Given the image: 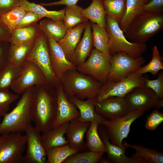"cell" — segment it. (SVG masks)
<instances>
[{
  "label": "cell",
  "mask_w": 163,
  "mask_h": 163,
  "mask_svg": "<svg viewBox=\"0 0 163 163\" xmlns=\"http://www.w3.org/2000/svg\"><path fill=\"white\" fill-rule=\"evenodd\" d=\"M50 84L47 81L34 86L30 109L31 121L43 133L53 128L57 115L56 94L48 89Z\"/></svg>",
  "instance_id": "obj_1"
},
{
  "label": "cell",
  "mask_w": 163,
  "mask_h": 163,
  "mask_svg": "<svg viewBox=\"0 0 163 163\" xmlns=\"http://www.w3.org/2000/svg\"><path fill=\"white\" fill-rule=\"evenodd\" d=\"M34 86L26 90L15 107L0 123V135L24 132L31 121L30 109Z\"/></svg>",
  "instance_id": "obj_2"
},
{
  "label": "cell",
  "mask_w": 163,
  "mask_h": 163,
  "mask_svg": "<svg viewBox=\"0 0 163 163\" xmlns=\"http://www.w3.org/2000/svg\"><path fill=\"white\" fill-rule=\"evenodd\" d=\"M163 27L161 13L142 11L129 25L124 35L132 42L146 44Z\"/></svg>",
  "instance_id": "obj_3"
},
{
  "label": "cell",
  "mask_w": 163,
  "mask_h": 163,
  "mask_svg": "<svg viewBox=\"0 0 163 163\" xmlns=\"http://www.w3.org/2000/svg\"><path fill=\"white\" fill-rule=\"evenodd\" d=\"M60 82L67 96H74L81 100L95 98L102 85L93 77L82 74L76 70L66 72Z\"/></svg>",
  "instance_id": "obj_4"
},
{
  "label": "cell",
  "mask_w": 163,
  "mask_h": 163,
  "mask_svg": "<svg viewBox=\"0 0 163 163\" xmlns=\"http://www.w3.org/2000/svg\"><path fill=\"white\" fill-rule=\"evenodd\" d=\"M105 27L109 37L108 49L111 56L120 51L125 52L133 58L142 56L146 49V44L129 41L120 28L119 23L106 15Z\"/></svg>",
  "instance_id": "obj_5"
},
{
  "label": "cell",
  "mask_w": 163,
  "mask_h": 163,
  "mask_svg": "<svg viewBox=\"0 0 163 163\" xmlns=\"http://www.w3.org/2000/svg\"><path fill=\"white\" fill-rule=\"evenodd\" d=\"M32 62L37 65L44 74L46 81L52 85L60 82L52 69L47 45V38L40 30L32 49L27 55L26 61Z\"/></svg>",
  "instance_id": "obj_6"
},
{
  "label": "cell",
  "mask_w": 163,
  "mask_h": 163,
  "mask_svg": "<svg viewBox=\"0 0 163 163\" xmlns=\"http://www.w3.org/2000/svg\"><path fill=\"white\" fill-rule=\"evenodd\" d=\"M27 138L21 133L0 136V163H23Z\"/></svg>",
  "instance_id": "obj_7"
},
{
  "label": "cell",
  "mask_w": 163,
  "mask_h": 163,
  "mask_svg": "<svg viewBox=\"0 0 163 163\" xmlns=\"http://www.w3.org/2000/svg\"><path fill=\"white\" fill-rule=\"evenodd\" d=\"M144 112L142 110H138L129 112L125 116L114 120L104 118L101 124L105 129L111 142L119 147H123V140L127 136L132 123Z\"/></svg>",
  "instance_id": "obj_8"
},
{
  "label": "cell",
  "mask_w": 163,
  "mask_h": 163,
  "mask_svg": "<svg viewBox=\"0 0 163 163\" xmlns=\"http://www.w3.org/2000/svg\"><path fill=\"white\" fill-rule=\"evenodd\" d=\"M145 78L142 75L129 73L118 82L107 81L102 84L95 98L96 103L110 97H124L135 88L145 86Z\"/></svg>",
  "instance_id": "obj_9"
},
{
  "label": "cell",
  "mask_w": 163,
  "mask_h": 163,
  "mask_svg": "<svg viewBox=\"0 0 163 163\" xmlns=\"http://www.w3.org/2000/svg\"><path fill=\"white\" fill-rule=\"evenodd\" d=\"M112 56L96 49H93L87 61L77 66L78 71L89 75L102 84L108 80Z\"/></svg>",
  "instance_id": "obj_10"
},
{
  "label": "cell",
  "mask_w": 163,
  "mask_h": 163,
  "mask_svg": "<svg viewBox=\"0 0 163 163\" xmlns=\"http://www.w3.org/2000/svg\"><path fill=\"white\" fill-rule=\"evenodd\" d=\"M145 59L142 56L133 58L125 52H119L112 56L110 74L107 81L116 82L126 77L141 67Z\"/></svg>",
  "instance_id": "obj_11"
},
{
  "label": "cell",
  "mask_w": 163,
  "mask_h": 163,
  "mask_svg": "<svg viewBox=\"0 0 163 163\" xmlns=\"http://www.w3.org/2000/svg\"><path fill=\"white\" fill-rule=\"evenodd\" d=\"M129 112L138 110L145 111L152 108L158 110L163 106L155 93L145 86L135 88L124 97Z\"/></svg>",
  "instance_id": "obj_12"
},
{
  "label": "cell",
  "mask_w": 163,
  "mask_h": 163,
  "mask_svg": "<svg viewBox=\"0 0 163 163\" xmlns=\"http://www.w3.org/2000/svg\"><path fill=\"white\" fill-rule=\"evenodd\" d=\"M47 81L43 72L37 65L32 62L26 61L10 88L16 94H22L27 89Z\"/></svg>",
  "instance_id": "obj_13"
},
{
  "label": "cell",
  "mask_w": 163,
  "mask_h": 163,
  "mask_svg": "<svg viewBox=\"0 0 163 163\" xmlns=\"http://www.w3.org/2000/svg\"><path fill=\"white\" fill-rule=\"evenodd\" d=\"M27 138L26 153L23 163H45L46 152L41 139L40 132L30 123L25 131Z\"/></svg>",
  "instance_id": "obj_14"
},
{
  "label": "cell",
  "mask_w": 163,
  "mask_h": 163,
  "mask_svg": "<svg viewBox=\"0 0 163 163\" xmlns=\"http://www.w3.org/2000/svg\"><path fill=\"white\" fill-rule=\"evenodd\" d=\"M47 45L52 69L60 82L66 72L76 69L77 66L67 59L62 48L53 39L47 38Z\"/></svg>",
  "instance_id": "obj_15"
},
{
  "label": "cell",
  "mask_w": 163,
  "mask_h": 163,
  "mask_svg": "<svg viewBox=\"0 0 163 163\" xmlns=\"http://www.w3.org/2000/svg\"><path fill=\"white\" fill-rule=\"evenodd\" d=\"M95 109L99 115L108 120L122 117L129 112L124 97H110L97 102Z\"/></svg>",
  "instance_id": "obj_16"
},
{
  "label": "cell",
  "mask_w": 163,
  "mask_h": 163,
  "mask_svg": "<svg viewBox=\"0 0 163 163\" xmlns=\"http://www.w3.org/2000/svg\"><path fill=\"white\" fill-rule=\"evenodd\" d=\"M57 86V113L53 128L65 122L76 119L80 115L76 107L68 99L61 83H59Z\"/></svg>",
  "instance_id": "obj_17"
},
{
  "label": "cell",
  "mask_w": 163,
  "mask_h": 163,
  "mask_svg": "<svg viewBox=\"0 0 163 163\" xmlns=\"http://www.w3.org/2000/svg\"><path fill=\"white\" fill-rule=\"evenodd\" d=\"M90 123L80 122L76 119L69 122L65 135L70 146L78 152L87 149L84 139Z\"/></svg>",
  "instance_id": "obj_18"
},
{
  "label": "cell",
  "mask_w": 163,
  "mask_h": 163,
  "mask_svg": "<svg viewBox=\"0 0 163 163\" xmlns=\"http://www.w3.org/2000/svg\"><path fill=\"white\" fill-rule=\"evenodd\" d=\"M67 97L79 111L80 116L76 119L78 121L82 122H96L100 124L104 119L99 115L95 110L96 104L95 98H88L83 101L74 96Z\"/></svg>",
  "instance_id": "obj_19"
},
{
  "label": "cell",
  "mask_w": 163,
  "mask_h": 163,
  "mask_svg": "<svg viewBox=\"0 0 163 163\" xmlns=\"http://www.w3.org/2000/svg\"><path fill=\"white\" fill-rule=\"evenodd\" d=\"M87 22L79 24L67 30L64 37L57 42L63 51L67 59L71 62L74 52L80 40Z\"/></svg>",
  "instance_id": "obj_20"
},
{
  "label": "cell",
  "mask_w": 163,
  "mask_h": 163,
  "mask_svg": "<svg viewBox=\"0 0 163 163\" xmlns=\"http://www.w3.org/2000/svg\"><path fill=\"white\" fill-rule=\"evenodd\" d=\"M91 24L88 22L83 37L76 47L72 62L77 66L85 62L91 51L93 44Z\"/></svg>",
  "instance_id": "obj_21"
},
{
  "label": "cell",
  "mask_w": 163,
  "mask_h": 163,
  "mask_svg": "<svg viewBox=\"0 0 163 163\" xmlns=\"http://www.w3.org/2000/svg\"><path fill=\"white\" fill-rule=\"evenodd\" d=\"M98 131L107 154V159L110 162L115 163H129V157L125 154V150L127 147L123 145L119 147L111 142L106 131L102 124H99Z\"/></svg>",
  "instance_id": "obj_22"
},
{
  "label": "cell",
  "mask_w": 163,
  "mask_h": 163,
  "mask_svg": "<svg viewBox=\"0 0 163 163\" xmlns=\"http://www.w3.org/2000/svg\"><path fill=\"white\" fill-rule=\"evenodd\" d=\"M69 122H65L41 135L46 150L69 144L68 141L65 135Z\"/></svg>",
  "instance_id": "obj_23"
},
{
  "label": "cell",
  "mask_w": 163,
  "mask_h": 163,
  "mask_svg": "<svg viewBox=\"0 0 163 163\" xmlns=\"http://www.w3.org/2000/svg\"><path fill=\"white\" fill-rule=\"evenodd\" d=\"M40 30L37 23L11 30L10 43L14 44L34 43Z\"/></svg>",
  "instance_id": "obj_24"
},
{
  "label": "cell",
  "mask_w": 163,
  "mask_h": 163,
  "mask_svg": "<svg viewBox=\"0 0 163 163\" xmlns=\"http://www.w3.org/2000/svg\"><path fill=\"white\" fill-rule=\"evenodd\" d=\"M38 24L47 38H52L57 42L64 37L67 30L63 21L48 18L40 21Z\"/></svg>",
  "instance_id": "obj_25"
},
{
  "label": "cell",
  "mask_w": 163,
  "mask_h": 163,
  "mask_svg": "<svg viewBox=\"0 0 163 163\" xmlns=\"http://www.w3.org/2000/svg\"><path fill=\"white\" fill-rule=\"evenodd\" d=\"M81 13L91 23L105 27L106 14L102 0H92L90 5L83 9Z\"/></svg>",
  "instance_id": "obj_26"
},
{
  "label": "cell",
  "mask_w": 163,
  "mask_h": 163,
  "mask_svg": "<svg viewBox=\"0 0 163 163\" xmlns=\"http://www.w3.org/2000/svg\"><path fill=\"white\" fill-rule=\"evenodd\" d=\"M147 2V0H126L125 12L119 23L124 33L131 22L142 12L143 6Z\"/></svg>",
  "instance_id": "obj_27"
},
{
  "label": "cell",
  "mask_w": 163,
  "mask_h": 163,
  "mask_svg": "<svg viewBox=\"0 0 163 163\" xmlns=\"http://www.w3.org/2000/svg\"><path fill=\"white\" fill-rule=\"evenodd\" d=\"M34 43L14 44L10 43L8 62L22 67L26 57L32 49Z\"/></svg>",
  "instance_id": "obj_28"
},
{
  "label": "cell",
  "mask_w": 163,
  "mask_h": 163,
  "mask_svg": "<svg viewBox=\"0 0 163 163\" xmlns=\"http://www.w3.org/2000/svg\"><path fill=\"white\" fill-rule=\"evenodd\" d=\"M27 11H31L55 21H63L66 8L59 11H49L44 7L27 0H21L20 5Z\"/></svg>",
  "instance_id": "obj_29"
},
{
  "label": "cell",
  "mask_w": 163,
  "mask_h": 163,
  "mask_svg": "<svg viewBox=\"0 0 163 163\" xmlns=\"http://www.w3.org/2000/svg\"><path fill=\"white\" fill-rule=\"evenodd\" d=\"M99 123L96 122H91L86 132V145L90 151L106 153L105 146L98 131Z\"/></svg>",
  "instance_id": "obj_30"
},
{
  "label": "cell",
  "mask_w": 163,
  "mask_h": 163,
  "mask_svg": "<svg viewBox=\"0 0 163 163\" xmlns=\"http://www.w3.org/2000/svg\"><path fill=\"white\" fill-rule=\"evenodd\" d=\"M93 45L97 50L111 56L108 49L109 37L105 27L91 24Z\"/></svg>",
  "instance_id": "obj_31"
},
{
  "label": "cell",
  "mask_w": 163,
  "mask_h": 163,
  "mask_svg": "<svg viewBox=\"0 0 163 163\" xmlns=\"http://www.w3.org/2000/svg\"><path fill=\"white\" fill-rule=\"evenodd\" d=\"M152 58L146 65L139 68L130 73L142 75L146 73H150L153 75L157 74L160 70L163 69V57L159 53L157 47L154 46L152 50Z\"/></svg>",
  "instance_id": "obj_32"
},
{
  "label": "cell",
  "mask_w": 163,
  "mask_h": 163,
  "mask_svg": "<svg viewBox=\"0 0 163 163\" xmlns=\"http://www.w3.org/2000/svg\"><path fill=\"white\" fill-rule=\"evenodd\" d=\"M78 152L69 144L46 149V155L48 163H63L70 156Z\"/></svg>",
  "instance_id": "obj_33"
},
{
  "label": "cell",
  "mask_w": 163,
  "mask_h": 163,
  "mask_svg": "<svg viewBox=\"0 0 163 163\" xmlns=\"http://www.w3.org/2000/svg\"><path fill=\"white\" fill-rule=\"evenodd\" d=\"M106 15L119 23L125 12L126 0H102Z\"/></svg>",
  "instance_id": "obj_34"
},
{
  "label": "cell",
  "mask_w": 163,
  "mask_h": 163,
  "mask_svg": "<svg viewBox=\"0 0 163 163\" xmlns=\"http://www.w3.org/2000/svg\"><path fill=\"white\" fill-rule=\"evenodd\" d=\"M22 67L7 62L0 72V90L9 89L19 75Z\"/></svg>",
  "instance_id": "obj_35"
},
{
  "label": "cell",
  "mask_w": 163,
  "mask_h": 163,
  "mask_svg": "<svg viewBox=\"0 0 163 163\" xmlns=\"http://www.w3.org/2000/svg\"><path fill=\"white\" fill-rule=\"evenodd\" d=\"M66 8L63 23L67 30L77 25L87 22L88 19L81 13L83 8L77 5Z\"/></svg>",
  "instance_id": "obj_36"
},
{
  "label": "cell",
  "mask_w": 163,
  "mask_h": 163,
  "mask_svg": "<svg viewBox=\"0 0 163 163\" xmlns=\"http://www.w3.org/2000/svg\"><path fill=\"white\" fill-rule=\"evenodd\" d=\"M123 145L134 149L147 163H163V153L155 150L149 149L138 144L131 145L125 141Z\"/></svg>",
  "instance_id": "obj_37"
},
{
  "label": "cell",
  "mask_w": 163,
  "mask_h": 163,
  "mask_svg": "<svg viewBox=\"0 0 163 163\" xmlns=\"http://www.w3.org/2000/svg\"><path fill=\"white\" fill-rule=\"evenodd\" d=\"M27 11L20 6L14 7L2 16V21L10 30L15 28Z\"/></svg>",
  "instance_id": "obj_38"
},
{
  "label": "cell",
  "mask_w": 163,
  "mask_h": 163,
  "mask_svg": "<svg viewBox=\"0 0 163 163\" xmlns=\"http://www.w3.org/2000/svg\"><path fill=\"white\" fill-rule=\"evenodd\" d=\"M104 153L91 151L77 152L67 158L63 163H97L99 162Z\"/></svg>",
  "instance_id": "obj_39"
},
{
  "label": "cell",
  "mask_w": 163,
  "mask_h": 163,
  "mask_svg": "<svg viewBox=\"0 0 163 163\" xmlns=\"http://www.w3.org/2000/svg\"><path fill=\"white\" fill-rule=\"evenodd\" d=\"M19 97V94L11 92L9 89L0 90V117H4L8 113L10 104Z\"/></svg>",
  "instance_id": "obj_40"
},
{
  "label": "cell",
  "mask_w": 163,
  "mask_h": 163,
  "mask_svg": "<svg viewBox=\"0 0 163 163\" xmlns=\"http://www.w3.org/2000/svg\"><path fill=\"white\" fill-rule=\"evenodd\" d=\"M145 86L152 89L156 94L159 99L163 100V72L159 73L157 78L150 80L145 78Z\"/></svg>",
  "instance_id": "obj_41"
},
{
  "label": "cell",
  "mask_w": 163,
  "mask_h": 163,
  "mask_svg": "<svg viewBox=\"0 0 163 163\" xmlns=\"http://www.w3.org/2000/svg\"><path fill=\"white\" fill-rule=\"evenodd\" d=\"M163 121V113L155 110L148 117L145 124V128L149 130H154Z\"/></svg>",
  "instance_id": "obj_42"
},
{
  "label": "cell",
  "mask_w": 163,
  "mask_h": 163,
  "mask_svg": "<svg viewBox=\"0 0 163 163\" xmlns=\"http://www.w3.org/2000/svg\"><path fill=\"white\" fill-rule=\"evenodd\" d=\"M163 9V0H151L142 7V11L161 13Z\"/></svg>",
  "instance_id": "obj_43"
},
{
  "label": "cell",
  "mask_w": 163,
  "mask_h": 163,
  "mask_svg": "<svg viewBox=\"0 0 163 163\" xmlns=\"http://www.w3.org/2000/svg\"><path fill=\"white\" fill-rule=\"evenodd\" d=\"M43 18L41 15L33 12L27 11L21 22L16 28L21 27L36 23Z\"/></svg>",
  "instance_id": "obj_44"
},
{
  "label": "cell",
  "mask_w": 163,
  "mask_h": 163,
  "mask_svg": "<svg viewBox=\"0 0 163 163\" xmlns=\"http://www.w3.org/2000/svg\"><path fill=\"white\" fill-rule=\"evenodd\" d=\"M10 43L0 41V72L8 62V56Z\"/></svg>",
  "instance_id": "obj_45"
},
{
  "label": "cell",
  "mask_w": 163,
  "mask_h": 163,
  "mask_svg": "<svg viewBox=\"0 0 163 163\" xmlns=\"http://www.w3.org/2000/svg\"><path fill=\"white\" fill-rule=\"evenodd\" d=\"M21 5V0H0V17L12 8Z\"/></svg>",
  "instance_id": "obj_46"
},
{
  "label": "cell",
  "mask_w": 163,
  "mask_h": 163,
  "mask_svg": "<svg viewBox=\"0 0 163 163\" xmlns=\"http://www.w3.org/2000/svg\"><path fill=\"white\" fill-rule=\"evenodd\" d=\"M11 37V30L3 22L0 17V41L10 43Z\"/></svg>",
  "instance_id": "obj_47"
},
{
  "label": "cell",
  "mask_w": 163,
  "mask_h": 163,
  "mask_svg": "<svg viewBox=\"0 0 163 163\" xmlns=\"http://www.w3.org/2000/svg\"><path fill=\"white\" fill-rule=\"evenodd\" d=\"M79 0H60L50 3H41L40 4L43 6H53L65 5L66 6H72L77 5Z\"/></svg>",
  "instance_id": "obj_48"
},
{
  "label": "cell",
  "mask_w": 163,
  "mask_h": 163,
  "mask_svg": "<svg viewBox=\"0 0 163 163\" xmlns=\"http://www.w3.org/2000/svg\"><path fill=\"white\" fill-rule=\"evenodd\" d=\"M129 163H147L145 160L137 152L129 157Z\"/></svg>",
  "instance_id": "obj_49"
},
{
  "label": "cell",
  "mask_w": 163,
  "mask_h": 163,
  "mask_svg": "<svg viewBox=\"0 0 163 163\" xmlns=\"http://www.w3.org/2000/svg\"><path fill=\"white\" fill-rule=\"evenodd\" d=\"M99 163H110L109 160L104 158L102 157L99 161Z\"/></svg>",
  "instance_id": "obj_50"
},
{
  "label": "cell",
  "mask_w": 163,
  "mask_h": 163,
  "mask_svg": "<svg viewBox=\"0 0 163 163\" xmlns=\"http://www.w3.org/2000/svg\"><path fill=\"white\" fill-rule=\"evenodd\" d=\"M150 0H147V2H149V1H150ZM148 2H147V3H148Z\"/></svg>",
  "instance_id": "obj_51"
},
{
  "label": "cell",
  "mask_w": 163,
  "mask_h": 163,
  "mask_svg": "<svg viewBox=\"0 0 163 163\" xmlns=\"http://www.w3.org/2000/svg\"><path fill=\"white\" fill-rule=\"evenodd\" d=\"M0 119H1V117H0Z\"/></svg>",
  "instance_id": "obj_52"
}]
</instances>
